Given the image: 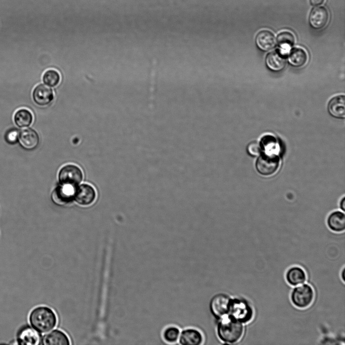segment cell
Wrapping results in <instances>:
<instances>
[{
  "mask_svg": "<svg viewBox=\"0 0 345 345\" xmlns=\"http://www.w3.org/2000/svg\"><path fill=\"white\" fill-rule=\"evenodd\" d=\"M219 320L217 333L221 341L227 344H234L241 340L245 331L243 323L227 315Z\"/></svg>",
  "mask_w": 345,
  "mask_h": 345,
  "instance_id": "6da1fadb",
  "label": "cell"
},
{
  "mask_svg": "<svg viewBox=\"0 0 345 345\" xmlns=\"http://www.w3.org/2000/svg\"><path fill=\"white\" fill-rule=\"evenodd\" d=\"M29 321L38 332H47L57 325L58 319L55 312L50 308L41 306L35 308L29 315Z\"/></svg>",
  "mask_w": 345,
  "mask_h": 345,
  "instance_id": "7a4b0ae2",
  "label": "cell"
},
{
  "mask_svg": "<svg viewBox=\"0 0 345 345\" xmlns=\"http://www.w3.org/2000/svg\"><path fill=\"white\" fill-rule=\"evenodd\" d=\"M227 316L244 324H248L254 318L255 310L247 298L242 296L231 298Z\"/></svg>",
  "mask_w": 345,
  "mask_h": 345,
  "instance_id": "3957f363",
  "label": "cell"
},
{
  "mask_svg": "<svg viewBox=\"0 0 345 345\" xmlns=\"http://www.w3.org/2000/svg\"><path fill=\"white\" fill-rule=\"evenodd\" d=\"M314 298V289L308 283L298 285L292 288L290 291V299L291 303L300 309L309 308L313 304Z\"/></svg>",
  "mask_w": 345,
  "mask_h": 345,
  "instance_id": "277c9868",
  "label": "cell"
},
{
  "mask_svg": "<svg viewBox=\"0 0 345 345\" xmlns=\"http://www.w3.org/2000/svg\"><path fill=\"white\" fill-rule=\"evenodd\" d=\"M259 155L255 163V168L258 173L264 176L274 174L280 164L278 155L261 152Z\"/></svg>",
  "mask_w": 345,
  "mask_h": 345,
  "instance_id": "5b68a950",
  "label": "cell"
},
{
  "mask_svg": "<svg viewBox=\"0 0 345 345\" xmlns=\"http://www.w3.org/2000/svg\"><path fill=\"white\" fill-rule=\"evenodd\" d=\"M58 177L62 185L74 187L82 181L83 173L78 166L68 164L60 169Z\"/></svg>",
  "mask_w": 345,
  "mask_h": 345,
  "instance_id": "8992f818",
  "label": "cell"
},
{
  "mask_svg": "<svg viewBox=\"0 0 345 345\" xmlns=\"http://www.w3.org/2000/svg\"><path fill=\"white\" fill-rule=\"evenodd\" d=\"M231 297L224 293H218L211 299L209 308L212 315L220 320L228 315Z\"/></svg>",
  "mask_w": 345,
  "mask_h": 345,
  "instance_id": "52a82bcc",
  "label": "cell"
},
{
  "mask_svg": "<svg viewBox=\"0 0 345 345\" xmlns=\"http://www.w3.org/2000/svg\"><path fill=\"white\" fill-rule=\"evenodd\" d=\"M41 338L37 330L28 325L23 326L19 330L17 335L18 344L23 345L40 344Z\"/></svg>",
  "mask_w": 345,
  "mask_h": 345,
  "instance_id": "ba28073f",
  "label": "cell"
},
{
  "mask_svg": "<svg viewBox=\"0 0 345 345\" xmlns=\"http://www.w3.org/2000/svg\"><path fill=\"white\" fill-rule=\"evenodd\" d=\"M329 20V13L324 7H317L312 9L309 16V22L311 26L316 29L324 28Z\"/></svg>",
  "mask_w": 345,
  "mask_h": 345,
  "instance_id": "9c48e42d",
  "label": "cell"
},
{
  "mask_svg": "<svg viewBox=\"0 0 345 345\" xmlns=\"http://www.w3.org/2000/svg\"><path fill=\"white\" fill-rule=\"evenodd\" d=\"M32 98L36 105L44 107L53 102L54 94L52 88L43 84H39L33 89Z\"/></svg>",
  "mask_w": 345,
  "mask_h": 345,
  "instance_id": "30bf717a",
  "label": "cell"
},
{
  "mask_svg": "<svg viewBox=\"0 0 345 345\" xmlns=\"http://www.w3.org/2000/svg\"><path fill=\"white\" fill-rule=\"evenodd\" d=\"M74 198L76 202L82 206L91 204L96 198L94 188L87 184H82L74 191Z\"/></svg>",
  "mask_w": 345,
  "mask_h": 345,
  "instance_id": "8fae6325",
  "label": "cell"
},
{
  "mask_svg": "<svg viewBox=\"0 0 345 345\" xmlns=\"http://www.w3.org/2000/svg\"><path fill=\"white\" fill-rule=\"evenodd\" d=\"M284 276L287 283L291 286L302 284L307 280V275L305 270L298 265L289 267L286 270Z\"/></svg>",
  "mask_w": 345,
  "mask_h": 345,
  "instance_id": "7c38bea8",
  "label": "cell"
},
{
  "mask_svg": "<svg viewBox=\"0 0 345 345\" xmlns=\"http://www.w3.org/2000/svg\"><path fill=\"white\" fill-rule=\"evenodd\" d=\"M18 139L21 146L27 150L34 149L39 142V137L37 132L32 128L22 130L19 135Z\"/></svg>",
  "mask_w": 345,
  "mask_h": 345,
  "instance_id": "4fadbf2b",
  "label": "cell"
},
{
  "mask_svg": "<svg viewBox=\"0 0 345 345\" xmlns=\"http://www.w3.org/2000/svg\"><path fill=\"white\" fill-rule=\"evenodd\" d=\"M70 340L68 336L62 330H54L43 336L41 344L43 345H68Z\"/></svg>",
  "mask_w": 345,
  "mask_h": 345,
  "instance_id": "5bb4252c",
  "label": "cell"
},
{
  "mask_svg": "<svg viewBox=\"0 0 345 345\" xmlns=\"http://www.w3.org/2000/svg\"><path fill=\"white\" fill-rule=\"evenodd\" d=\"M178 340L182 345H200L203 341V336L199 330L187 328L180 332Z\"/></svg>",
  "mask_w": 345,
  "mask_h": 345,
  "instance_id": "9a60e30c",
  "label": "cell"
},
{
  "mask_svg": "<svg viewBox=\"0 0 345 345\" xmlns=\"http://www.w3.org/2000/svg\"><path fill=\"white\" fill-rule=\"evenodd\" d=\"M266 63L270 70L279 71L282 70L286 65V58L282 52L278 50L274 51L267 55Z\"/></svg>",
  "mask_w": 345,
  "mask_h": 345,
  "instance_id": "2e32d148",
  "label": "cell"
},
{
  "mask_svg": "<svg viewBox=\"0 0 345 345\" xmlns=\"http://www.w3.org/2000/svg\"><path fill=\"white\" fill-rule=\"evenodd\" d=\"M276 42L274 35L267 30L260 31L256 38L257 46L263 51H268L272 49L275 46Z\"/></svg>",
  "mask_w": 345,
  "mask_h": 345,
  "instance_id": "e0dca14e",
  "label": "cell"
},
{
  "mask_svg": "<svg viewBox=\"0 0 345 345\" xmlns=\"http://www.w3.org/2000/svg\"><path fill=\"white\" fill-rule=\"evenodd\" d=\"M329 113L336 118H344L345 117V96L339 95L333 97L328 104Z\"/></svg>",
  "mask_w": 345,
  "mask_h": 345,
  "instance_id": "ac0fdd59",
  "label": "cell"
},
{
  "mask_svg": "<svg viewBox=\"0 0 345 345\" xmlns=\"http://www.w3.org/2000/svg\"><path fill=\"white\" fill-rule=\"evenodd\" d=\"M329 228L335 232H341L345 229V215L343 212L336 211L332 212L327 220Z\"/></svg>",
  "mask_w": 345,
  "mask_h": 345,
  "instance_id": "d6986e66",
  "label": "cell"
},
{
  "mask_svg": "<svg viewBox=\"0 0 345 345\" xmlns=\"http://www.w3.org/2000/svg\"><path fill=\"white\" fill-rule=\"evenodd\" d=\"M259 144L264 153L278 155L279 144L277 139L274 136L266 135L263 136Z\"/></svg>",
  "mask_w": 345,
  "mask_h": 345,
  "instance_id": "ffe728a7",
  "label": "cell"
},
{
  "mask_svg": "<svg viewBox=\"0 0 345 345\" xmlns=\"http://www.w3.org/2000/svg\"><path fill=\"white\" fill-rule=\"evenodd\" d=\"M308 59V56L307 52L300 47L293 48L288 56L290 64L296 67L304 66L307 62Z\"/></svg>",
  "mask_w": 345,
  "mask_h": 345,
  "instance_id": "44dd1931",
  "label": "cell"
},
{
  "mask_svg": "<svg viewBox=\"0 0 345 345\" xmlns=\"http://www.w3.org/2000/svg\"><path fill=\"white\" fill-rule=\"evenodd\" d=\"M73 187L63 185L59 187L53 193V199L57 203L69 202L74 197V191Z\"/></svg>",
  "mask_w": 345,
  "mask_h": 345,
  "instance_id": "7402d4cb",
  "label": "cell"
},
{
  "mask_svg": "<svg viewBox=\"0 0 345 345\" xmlns=\"http://www.w3.org/2000/svg\"><path fill=\"white\" fill-rule=\"evenodd\" d=\"M33 115L28 110L22 109L16 112L14 115V121L19 127L30 126L33 121Z\"/></svg>",
  "mask_w": 345,
  "mask_h": 345,
  "instance_id": "603a6c76",
  "label": "cell"
},
{
  "mask_svg": "<svg viewBox=\"0 0 345 345\" xmlns=\"http://www.w3.org/2000/svg\"><path fill=\"white\" fill-rule=\"evenodd\" d=\"M295 38L293 34L289 31H283L280 33L276 39L278 45L282 50H287L294 43Z\"/></svg>",
  "mask_w": 345,
  "mask_h": 345,
  "instance_id": "cb8c5ba5",
  "label": "cell"
},
{
  "mask_svg": "<svg viewBox=\"0 0 345 345\" xmlns=\"http://www.w3.org/2000/svg\"><path fill=\"white\" fill-rule=\"evenodd\" d=\"M42 80L44 83L48 86L54 87L59 84L61 76L57 71L54 69H49L44 73Z\"/></svg>",
  "mask_w": 345,
  "mask_h": 345,
  "instance_id": "d4e9b609",
  "label": "cell"
},
{
  "mask_svg": "<svg viewBox=\"0 0 345 345\" xmlns=\"http://www.w3.org/2000/svg\"><path fill=\"white\" fill-rule=\"evenodd\" d=\"M180 333V332L178 328L171 326L167 327L164 330L163 336L166 342L173 343L178 340Z\"/></svg>",
  "mask_w": 345,
  "mask_h": 345,
  "instance_id": "484cf974",
  "label": "cell"
},
{
  "mask_svg": "<svg viewBox=\"0 0 345 345\" xmlns=\"http://www.w3.org/2000/svg\"><path fill=\"white\" fill-rule=\"evenodd\" d=\"M19 135V131L17 129H11L6 134L5 139L8 143L13 144L18 141Z\"/></svg>",
  "mask_w": 345,
  "mask_h": 345,
  "instance_id": "4316f807",
  "label": "cell"
},
{
  "mask_svg": "<svg viewBox=\"0 0 345 345\" xmlns=\"http://www.w3.org/2000/svg\"><path fill=\"white\" fill-rule=\"evenodd\" d=\"M247 152L253 156L259 155L262 152L259 143L255 141L250 143L247 146Z\"/></svg>",
  "mask_w": 345,
  "mask_h": 345,
  "instance_id": "83f0119b",
  "label": "cell"
},
{
  "mask_svg": "<svg viewBox=\"0 0 345 345\" xmlns=\"http://www.w3.org/2000/svg\"><path fill=\"white\" fill-rule=\"evenodd\" d=\"M310 3L313 6H318L323 4L325 0H309Z\"/></svg>",
  "mask_w": 345,
  "mask_h": 345,
  "instance_id": "f1b7e54d",
  "label": "cell"
},
{
  "mask_svg": "<svg viewBox=\"0 0 345 345\" xmlns=\"http://www.w3.org/2000/svg\"><path fill=\"white\" fill-rule=\"evenodd\" d=\"M339 207L342 211H345V198L343 197L340 200Z\"/></svg>",
  "mask_w": 345,
  "mask_h": 345,
  "instance_id": "f546056e",
  "label": "cell"
},
{
  "mask_svg": "<svg viewBox=\"0 0 345 345\" xmlns=\"http://www.w3.org/2000/svg\"><path fill=\"white\" fill-rule=\"evenodd\" d=\"M344 274H345V267L344 266L342 268L340 273V276L341 277V279L342 281L344 283L345 281V278H344Z\"/></svg>",
  "mask_w": 345,
  "mask_h": 345,
  "instance_id": "4dcf8cb0",
  "label": "cell"
}]
</instances>
